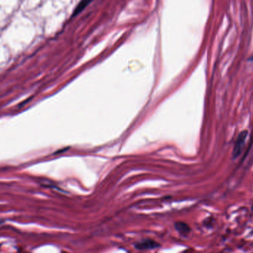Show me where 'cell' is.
Wrapping results in <instances>:
<instances>
[{
	"label": "cell",
	"mask_w": 253,
	"mask_h": 253,
	"mask_svg": "<svg viewBox=\"0 0 253 253\" xmlns=\"http://www.w3.org/2000/svg\"><path fill=\"white\" fill-rule=\"evenodd\" d=\"M247 131L244 130V131L241 132L239 135H238V138L236 139V142L235 143V146H234L233 151H232V157L233 158H238L240 155V154L242 152L243 147L245 144V141L247 137Z\"/></svg>",
	"instance_id": "1"
},
{
	"label": "cell",
	"mask_w": 253,
	"mask_h": 253,
	"mask_svg": "<svg viewBox=\"0 0 253 253\" xmlns=\"http://www.w3.org/2000/svg\"><path fill=\"white\" fill-rule=\"evenodd\" d=\"M136 249H155L157 247L160 246V244H158L155 241H153V240L147 239L145 240V241H142V242H139L135 245Z\"/></svg>",
	"instance_id": "2"
},
{
	"label": "cell",
	"mask_w": 253,
	"mask_h": 253,
	"mask_svg": "<svg viewBox=\"0 0 253 253\" xmlns=\"http://www.w3.org/2000/svg\"><path fill=\"white\" fill-rule=\"evenodd\" d=\"M175 228L181 235H187L190 232L191 229L187 223L184 222L179 221L175 223Z\"/></svg>",
	"instance_id": "3"
},
{
	"label": "cell",
	"mask_w": 253,
	"mask_h": 253,
	"mask_svg": "<svg viewBox=\"0 0 253 253\" xmlns=\"http://www.w3.org/2000/svg\"><path fill=\"white\" fill-rule=\"evenodd\" d=\"M91 1H93V0H82L79 3L78 6L76 7V9H75L74 15H77V14H80V13L89 5L90 2H91Z\"/></svg>",
	"instance_id": "4"
},
{
	"label": "cell",
	"mask_w": 253,
	"mask_h": 253,
	"mask_svg": "<svg viewBox=\"0 0 253 253\" xmlns=\"http://www.w3.org/2000/svg\"><path fill=\"white\" fill-rule=\"evenodd\" d=\"M3 222H5V220H0V224H1V223H3Z\"/></svg>",
	"instance_id": "5"
},
{
	"label": "cell",
	"mask_w": 253,
	"mask_h": 253,
	"mask_svg": "<svg viewBox=\"0 0 253 253\" xmlns=\"http://www.w3.org/2000/svg\"><path fill=\"white\" fill-rule=\"evenodd\" d=\"M251 60H253V56L251 58Z\"/></svg>",
	"instance_id": "6"
}]
</instances>
